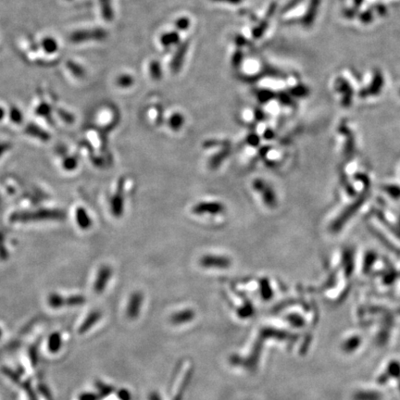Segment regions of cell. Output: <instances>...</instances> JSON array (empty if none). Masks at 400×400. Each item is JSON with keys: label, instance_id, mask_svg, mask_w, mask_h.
<instances>
[{"label": "cell", "instance_id": "1", "mask_svg": "<svg viewBox=\"0 0 400 400\" xmlns=\"http://www.w3.org/2000/svg\"><path fill=\"white\" fill-rule=\"evenodd\" d=\"M225 210V205L220 201H201L192 207V212L199 216L205 214L217 215L223 213Z\"/></svg>", "mask_w": 400, "mask_h": 400}, {"label": "cell", "instance_id": "2", "mask_svg": "<svg viewBox=\"0 0 400 400\" xmlns=\"http://www.w3.org/2000/svg\"><path fill=\"white\" fill-rule=\"evenodd\" d=\"M199 262L201 266L209 269H226L231 266L232 260L225 255L207 254L200 258Z\"/></svg>", "mask_w": 400, "mask_h": 400}, {"label": "cell", "instance_id": "3", "mask_svg": "<svg viewBox=\"0 0 400 400\" xmlns=\"http://www.w3.org/2000/svg\"><path fill=\"white\" fill-rule=\"evenodd\" d=\"M253 188L260 194L263 202L269 207H274L276 202V197L273 188L262 179H256L253 181Z\"/></svg>", "mask_w": 400, "mask_h": 400}, {"label": "cell", "instance_id": "4", "mask_svg": "<svg viewBox=\"0 0 400 400\" xmlns=\"http://www.w3.org/2000/svg\"><path fill=\"white\" fill-rule=\"evenodd\" d=\"M63 214L57 211H42L34 213H23L21 215H14V220L18 221H31V220H46V219H60Z\"/></svg>", "mask_w": 400, "mask_h": 400}, {"label": "cell", "instance_id": "5", "mask_svg": "<svg viewBox=\"0 0 400 400\" xmlns=\"http://www.w3.org/2000/svg\"><path fill=\"white\" fill-rule=\"evenodd\" d=\"M276 8H277V3H276V2H273V3L270 5L269 8H268V11H267L264 19L261 20V21L259 23V25H258L257 27H255L252 31L253 37H254L255 39H259L262 35H264V33L266 32L267 29L269 27L271 18L273 17V15H274V13H275V11H276Z\"/></svg>", "mask_w": 400, "mask_h": 400}, {"label": "cell", "instance_id": "6", "mask_svg": "<svg viewBox=\"0 0 400 400\" xmlns=\"http://www.w3.org/2000/svg\"><path fill=\"white\" fill-rule=\"evenodd\" d=\"M188 49H189V41H184L181 45H179L171 63V69L173 73H177L181 70L184 60V57L186 55Z\"/></svg>", "mask_w": 400, "mask_h": 400}, {"label": "cell", "instance_id": "7", "mask_svg": "<svg viewBox=\"0 0 400 400\" xmlns=\"http://www.w3.org/2000/svg\"><path fill=\"white\" fill-rule=\"evenodd\" d=\"M123 197L121 196V192L117 191L116 194L111 199V210L113 211V216L120 217L123 213Z\"/></svg>", "mask_w": 400, "mask_h": 400}, {"label": "cell", "instance_id": "8", "mask_svg": "<svg viewBox=\"0 0 400 400\" xmlns=\"http://www.w3.org/2000/svg\"><path fill=\"white\" fill-rule=\"evenodd\" d=\"M112 273H113L112 269L109 266H103L99 270L98 279L96 280V285H95L96 291L103 290V287H105L106 284L109 281Z\"/></svg>", "mask_w": 400, "mask_h": 400}, {"label": "cell", "instance_id": "9", "mask_svg": "<svg viewBox=\"0 0 400 400\" xmlns=\"http://www.w3.org/2000/svg\"><path fill=\"white\" fill-rule=\"evenodd\" d=\"M76 220L78 225L83 229H87L92 225L91 218L88 216L87 212L83 208H79L76 211Z\"/></svg>", "mask_w": 400, "mask_h": 400}, {"label": "cell", "instance_id": "10", "mask_svg": "<svg viewBox=\"0 0 400 400\" xmlns=\"http://www.w3.org/2000/svg\"><path fill=\"white\" fill-rule=\"evenodd\" d=\"M318 5H319V0H312L311 1L310 5H309V9H308L307 13H306L305 17L303 18V21H302L304 25L309 26L312 23V21H313L315 16H316Z\"/></svg>", "mask_w": 400, "mask_h": 400}, {"label": "cell", "instance_id": "11", "mask_svg": "<svg viewBox=\"0 0 400 400\" xmlns=\"http://www.w3.org/2000/svg\"><path fill=\"white\" fill-rule=\"evenodd\" d=\"M180 41V35L177 32H169L161 37V43L163 47H171L177 45Z\"/></svg>", "mask_w": 400, "mask_h": 400}, {"label": "cell", "instance_id": "12", "mask_svg": "<svg viewBox=\"0 0 400 400\" xmlns=\"http://www.w3.org/2000/svg\"><path fill=\"white\" fill-rule=\"evenodd\" d=\"M169 126L173 131H178L183 127L184 123V117L181 113H173L168 120Z\"/></svg>", "mask_w": 400, "mask_h": 400}, {"label": "cell", "instance_id": "13", "mask_svg": "<svg viewBox=\"0 0 400 400\" xmlns=\"http://www.w3.org/2000/svg\"><path fill=\"white\" fill-rule=\"evenodd\" d=\"M149 72L151 77L154 80H160L162 77V70L161 64L157 60H153L149 65Z\"/></svg>", "mask_w": 400, "mask_h": 400}, {"label": "cell", "instance_id": "14", "mask_svg": "<svg viewBox=\"0 0 400 400\" xmlns=\"http://www.w3.org/2000/svg\"><path fill=\"white\" fill-rule=\"evenodd\" d=\"M257 97L258 99L260 102H268L271 99H274V92L268 89H261L260 91L257 93Z\"/></svg>", "mask_w": 400, "mask_h": 400}, {"label": "cell", "instance_id": "15", "mask_svg": "<svg viewBox=\"0 0 400 400\" xmlns=\"http://www.w3.org/2000/svg\"><path fill=\"white\" fill-rule=\"evenodd\" d=\"M190 20L187 17H182L179 18L175 21V28L180 31H186L189 28Z\"/></svg>", "mask_w": 400, "mask_h": 400}, {"label": "cell", "instance_id": "16", "mask_svg": "<svg viewBox=\"0 0 400 400\" xmlns=\"http://www.w3.org/2000/svg\"><path fill=\"white\" fill-rule=\"evenodd\" d=\"M102 3V8H103V13L106 19L111 20L113 18V10L111 7V0H101Z\"/></svg>", "mask_w": 400, "mask_h": 400}, {"label": "cell", "instance_id": "17", "mask_svg": "<svg viewBox=\"0 0 400 400\" xmlns=\"http://www.w3.org/2000/svg\"><path fill=\"white\" fill-rule=\"evenodd\" d=\"M243 58H244V55L242 50L238 49L234 52V54L232 55V65L234 68H238L241 63L243 62Z\"/></svg>", "mask_w": 400, "mask_h": 400}, {"label": "cell", "instance_id": "18", "mask_svg": "<svg viewBox=\"0 0 400 400\" xmlns=\"http://www.w3.org/2000/svg\"><path fill=\"white\" fill-rule=\"evenodd\" d=\"M133 78L129 75H123L118 79V84L122 87H128L133 84Z\"/></svg>", "mask_w": 400, "mask_h": 400}, {"label": "cell", "instance_id": "19", "mask_svg": "<svg viewBox=\"0 0 400 400\" xmlns=\"http://www.w3.org/2000/svg\"><path fill=\"white\" fill-rule=\"evenodd\" d=\"M63 166L66 170H73V169L76 168V166H77V161L75 159H72V158L67 159V160L64 161Z\"/></svg>", "mask_w": 400, "mask_h": 400}, {"label": "cell", "instance_id": "20", "mask_svg": "<svg viewBox=\"0 0 400 400\" xmlns=\"http://www.w3.org/2000/svg\"><path fill=\"white\" fill-rule=\"evenodd\" d=\"M306 92H307V89H306L305 87H303V86H296V87L293 88V89L291 90V93H292L294 96H296V97L304 96V95L306 94Z\"/></svg>", "mask_w": 400, "mask_h": 400}, {"label": "cell", "instance_id": "21", "mask_svg": "<svg viewBox=\"0 0 400 400\" xmlns=\"http://www.w3.org/2000/svg\"><path fill=\"white\" fill-rule=\"evenodd\" d=\"M11 119L14 121V122H20L21 120V114L18 110H12V112H11Z\"/></svg>", "mask_w": 400, "mask_h": 400}, {"label": "cell", "instance_id": "22", "mask_svg": "<svg viewBox=\"0 0 400 400\" xmlns=\"http://www.w3.org/2000/svg\"><path fill=\"white\" fill-rule=\"evenodd\" d=\"M300 2V0H293V1H291L290 3H288L287 5L286 6V7H284V9H283V12H287L289 11L290 9H292V8H294V7L298 4Z\"/></svg>", "mask_w": 400, "mask_h": 400}, {"label": "cell", "instance_id": "23", "mask_svg": "<svg viewBox=\"0 0 400 400\" xmlns=\"http://www.w3.org/2000/svg\"><path fill=\"white\" fill-rule=\"evenodd\" d=\"M215 2H224V3H228V4H232V5H237L243 2V0H212Z\"/></svg>", "mask_w": 400, "mask_h": 400}, {"label": "cell", "instance_id": "24", "mask_svg": "<svg viewBox=\"0 0 400 400\" xmlns=\"http://www.w3.org/2000/svg\"><path fill=\"white\" fill-rule=\"evenodd\" d=\"M246 40L245 39V37H243L242 35H238V36H236V38H235V43H236V45L238 46V47H241V46H244L245 44H246Z\"/></svg>", "mask_w": 400, "mask_h": 400}, {"label": "cell", "instance_id": "25", "mask_svg": "<svg viewBox=\"0 0 400 400\" xmlns=\"http://www.w3.org/2000/svg\"><path fill=\"white\" fill-rule=\"evenodd\" d=\"M7 149H8L7 144H0V156L3 154Z\"/></svg>", "mask_w": 400, "mask_h": 400}, {"label": "cell", "instance_id": "26", "mask_svg": "<svg viewBox=\"0 0 400 400\" xmlns=\"http://www.w3.org/2000/svg\"><path fill=\"white\" fill-rule=\"evenodd\" d=\"M3 116H4V111L0 108V119H2Z\"/></svg>", "mask_w": 400, "mask_h": 400}]
</instances>
